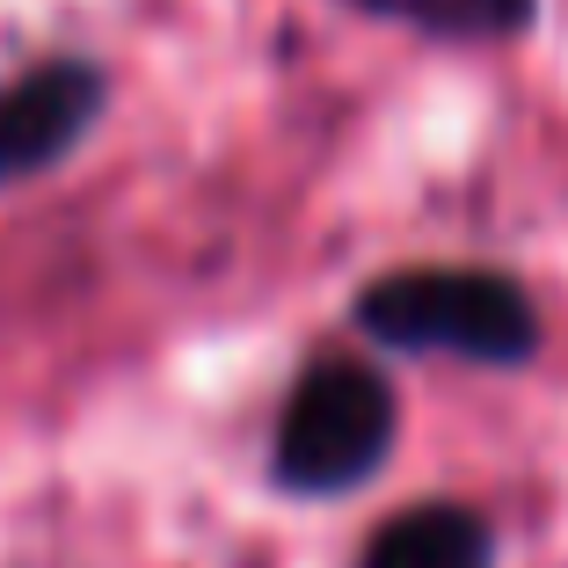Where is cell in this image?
I'll return each mask as SVG.
<instances>
[{
  "label": "cell",
  "instance_id": "5b68a950",
  "mask_svg": "<svg viewBox=\"0 0 568 568\" xmlns=\"http://www.w3.org/2000/svg\"><path fill=\"white\" fill-rule=\"evenodd\" d=\"M343 8L416 30L430 44H518L539 30V0H343Z\"/></svg>",
  "mask_w": 568,
  "mask_h": 568
},
{
  "label": "cell",
  "instance_id": "7a4b0ae2",
  "mask_svg": "<svg viewBox=\"0 0 568 568\" xmlns=\"http://www.w3.org/2000/svg\"><path fill=\"white\" fill-rule=\"evenodd\" d=\"M402 437V394L365 357H314L292 379L270 430V481L300 503L357 496L372 474H386Z\"/></svg>",
  "mask_w": 568,
  "mask_h": 568
},
{
  "label": "cell",
  "instance_id": "3957f363",
  "mask_svg": "<svg viewBox=\"0 0 568 568\" xmlns=\"http://www.w3.org/2000/svg\"><path fill=\"white\" fill-rule=\"evenodd\" d=\"M110 102H118V73L102 67L95 51L22 59V67L0 81V190L59 175V168L102 132Z\"/></svg>",
  "mask_w": 568,
  "mask_h": 568
},
{
  "label": "cell",
  "instance_id": "277c9868",
  "mask_svg": "<svg viewBox=\"0 0 568 568\" xmlns=\"http://www.w3.org/2000/svg\"><path fill=\"white\" fill-rule=\"evenodd\" d=\"M357 568H496V525L474 503H408L365 539Z\"/></svg>",
  "mask_w": 568,
  "mask_h": 568
},
{
  "label": "cell",
  "instance_id": "6da1fadb",
  "mask_svg": "<svg viewBox=\"0 0 568 568\" xmlns=\"http://www.w3.org/2000/svg\"><path fill=\"white\" fill-rule=\"evenodd\" d=\"M357 335L394 357H467L488 372H518L539 357L547 321L510 270L481 263H408L357 284L351 300Z\"/></svg>",
  "mask_w": 568,
  "mask_h": 568
}]
</instances>
